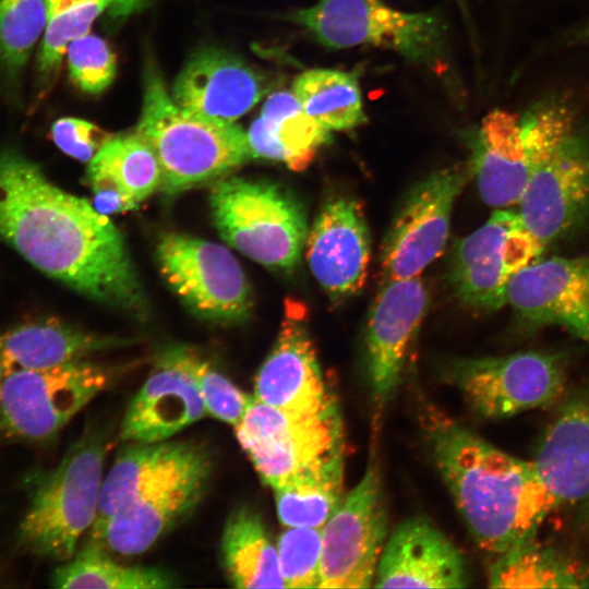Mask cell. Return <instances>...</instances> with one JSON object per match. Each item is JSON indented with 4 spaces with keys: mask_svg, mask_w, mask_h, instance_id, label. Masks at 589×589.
Masks as SVG:
<instances>
[{
    "mask_svg": "<svg viewBox=\"0 0 589 589\" xmlns=\"http://www.w3.org/2000/svg\"><path fill=\"white\" fill-rule=\"evenodd\" d=\"M50 585L60 589H169L180 586L177 576L163 567L120 565L103 543L93 540L55 569Z\"/></svg>",
    "mask_w": 589,
    "mask_h": 589,
    "instance_id": "cell-32",
    "label": "cell"
},
{
    "mask_svg": "<svg viewBox=\"0 0 589 589\" xmlns=\"http://www.w3.org/2000/svg\"><path fill=\"white\" fill-rule=\"evenodd\" d=\"M285 588H318L322 558V527H287L277 542Z\"/></svg>",
    "mask_w": 589,
    "mask_h": 589,
    "instance_id": "cell-36",
    "label": "cell"
},
{
    "mask_svg": "<svg viewBox=\"0 0 589 589\" xmlns=\"http://www.w3.org/2000/svg\"><path fill=\"white\" fill-rule=\"evenodd\" d=\"M370 235L361 205L353 199L328 200L305 240L310 271L335 300L356 294L368 276Z\"/></svg>",
    "mask_w": 589,
    "mask_h": 589,
    "instance_id": "cell-22",
    "label": "cell"
},
{
    "mask_svg": "<svg viewBox=\"0 0 589 589\" xmlns=\"http://www.w3.org/2000/svg\"><path fill=\"white\" fill-rule=\"evenodd\" d=\"M1 378H2V373H1V366H0V383H1Z\"/></svg>",
    "mask_w": 589,
    "mask_h": 589,
    "instance_id": "cell-42",
    "label": "cell"
},
{
    "mask_svg": "<svg viewBox=\"0 0 589 589\" xmlns=\"http://www.w3.org/2000/svg\"><path fill=\"white\" fill-rule=\"evenodd\" d=\"M197 360V354L187 346L169 347L157 357L125 410L120 440H170L207 414L195 374Z\"/></svg>",
    "mask_w": 589,
    "mask_h": 589,
    "instance_id": "cell-17",
    "label": "cell"
},
{
    "mask_svg": "<svg viewBox=\"0 0 589 589\" xmlns=\"http://www.w3.org/2000/svg\"><path fill=\"white\" fill-rule=\"evenodd\" d=\"M67 59L71 80L85 93L99 94L115 79L116 58L101 37L88 33L73 40Z\"/></svg>",
    "mask_w": 589,
    "mask_h": 589,
    "instance_id": "cell-37",
    "label": "cell"
},
{
    "mask_svg": "<svg viewBox=\"0 0 589 589\" xmlns=\"http://www.w3.org/2000/svg\"><path fill=\"white\" fill-rule=\"evenodd\" d=\"M200 446L192 442L170 440L130 442L124 446L103 479L89 540L100 542L108 521L117 512L151 483L184 462Z\"/></svg>",
    "mask_w": 589,
    "mask_h": 589,
    "instance_id": "cell-27",
    "label": "cell"
},
{
    "mask_svg": "<svg viewBox=\"0 0 589 589\" xmlns=\"http://www.w3.org/2000/svg\"><path fill=\"white\" fill-rule=\"evenodd\" d=\"M292 93L302 109L330 132L351 130L366 121L359 82L351 73L306 70L296 77Z\"/></svg>",
    "mask_w": 589,
    "mask_h": 589,
    "instance_id": "cell-33",
    "label": "cell"
},
{
    "mask_svg": "<svg viewBox=\"0 0 589 589\" xmlns=\"http://www.w3.org/2000/svg\"><path fill=\"white\" fill-rule=\"evenodd\" d=\"M133 342L129 338L89 333L55 318L28 321L0 336L1 373L4 376L52 368Z\"/></svg>",
    "mask_w": 589,
    "mask_h": 589,
    "instance_id": "cell-26",
    "label": "cell"
},
{
    "mask_svg": "<svg viewBox=\"0 0 589 589\" xmlns=\"http://www.w3.org/2000/svg\"><path fill=\"white\" fill-rule=\"evenodd\" d=\"M254 396L293 413H315L337 406L310 337L306 308L298 300L285 301L277 338L254 381Z\"/></svg>",
    "mask_w": 589,
    "mask_h": 589,
    "instance_id": "cell-18",
    "label": "cell"
},
{
    "mask_svg": "<svg viewBox=\"0 0 589 589\" xmlns=\"http://www.w3.org/2000/svg\"><path fill=\"white\" fill-rule=\"evenodd\" d=\"M154 0H110L109 12L116 17L127 16L142 10Z\"/></svg>",
    "mask_w": 589,
    "mask_h": 589,
    "instance_id": "cell-40",
    "label": "cell"
},
{
    "mask_svg": "<svg viewBox=\"0 0 589 589\" xmlns=\"http://www.w3.org/2000/svg\"><path fill=\"white\" fill-rule=\"evenodd\" d=\"M466 179V170L446 168L432 172L411 190L383 244L386 279L420 276L443 253L454 203Z\"/></svg>",
    "mask_w": 589,
    "mask_h": 589,
    "instance_id": "cell-15",
    "label": "cell"
},
{
    "mask_svg": "<svg viewBox=\"0 0 589 589\" xmlns=\"http://www.w3.org/2000/svg\"><path fill=\"white\" fill-rule=\"evenodd\" d=\"M506 300L528 324L589 342V254L534 260L510 278Z\"/></svg>",
    "mask_w": 589,
    "mask_h": 589,
    "instance_id": "cell-19",
    "label": "cell"
},
{
    "mask_svg": "<svg viewBox=\"0 0 589 589\" xmlns=\"http://www.w3.org/2000/svg\"><path fill=\"white\" fill-rule=\"evenodd\" d=\"M195 374L207 414L233 426L239 424L252 396L243 393L226 376L200 358Z\"/></svg>",
    "mask_w": 589,
    "mask_h": 589,
    "instance_id": "cell-38",
    "label": "cell"
},
{
    "mask_svg": "<svg viewBox=\"0 0 589 589\" xmlns=\"http://www.w3.org/2000/svg\"><path fill=\"white\" fill-rule=\"evenodd\" d=\"M387 534V512L376 461L322 527L318 588L373 587Z\"/></svg>",
    "mask_w": 589,
    "mask_h": 589,
    "instance_id": "cell-12",
    "label": "cell"
},
{
    "mask_svg": "<svg viewBox=\"0 0 589 589\" xmlns=\"http://www.w3.org/2000/svg\"><path fill=\"white\" fill-rule=\"evenodd\" d=\"M488 582L492 588H589V565L534 536L495 555Z\"/></svg>",
    "mask_w": 589,
    "mask_h": 589,
    "instance_id": "cell-30",
    "label": "cell"
},
{
    "mask_svg": "<svg viewBox=\"0 0 589 589\" xmlns=\"http://www.w3.org/2000/svg\"><path fill=\"white\" fill-rule=\"evenodd\" d=\"M434 464L470 534L498 555L532 538L556 502L532 460L509 455L432 406L421 412Z\"/></svg>",
    "mask_w": 589,
    "mask_h": 589,
    "instance_id": "cell-2",
    "label": "cell"
},
{
    "mask_svg": "<svg viewBox=\"0 0 589 589\" xmlns=\"http://www.w3.org/2000/svg\"><path fill=\"white\" fill-rule=\"evenodd\" d=\"M532 462L557 508L589 521V380L560 405L533 453Z\"/></svg>",
    "mask_w": 589,
    "mask_h": 589,
    "instance_id": "cell-21",
    "label": "cell"
},
{
    "mask_svg": "<svg viewBox=\"0 0 589 589\" xmlns=\"http://www.w3.org/2000/svg\"><path fill=\"white\" fill-rule=\"evenodd\" d=\"M110 7V0H46L47 22L38 67L51 75L60 67L69 45L89 33L94 21Z\"/></svg>",
    "mask_w": 589,
    "mask_h": 589,
    "instance_id": "cell-34",
    "label": "cell"
},
{
    "mask_svg": "<svg viewBox=\"0 0 589 589\" xmlns=\"http://www.w3.org/2000/svg\"><path fill=\"white\" fill-rule=\"evenodd\" d=\"M449 378L480 418L501 420L557 402L567 384L563 353L520 351L454 361Z\"/></svg>",
    "mask_w": 589,
    "mask_h": 589,
    "instance_id": "cell-8",
    "label": "cell"
},
{
    "mask_svg": "<svg viewBox=\"0 0 589 589\" xmlns=\"http://www.w3.org/2000/svg\"><path fill=\"white\" fill-rule=\"evenodd\" d=\"M108 383V372L85 359L4 375L0 383V433L29 442L47 441Z\"/></svg>",
    "mask_w": 589,
    "mask_h": 589,
    "instance_id": "cell-9",
    "label": "cell"
},
{
    "mask_svg": "<svg viewBox=\"0 0 589 589\" xmlns=\"http://www.w3.org/2000/svg\"><path fill=\"white\" fill-rule=\"evenodd\" d=\"M235 432L260 478L272 489L344 446L338 406L315 413H293L252 396Z\"/></svg>",
    "mask_w": 589,
    "mask_h": 589,
    "instance_id": "cell-11",
    "label": "cell"
},
{
    "mask_svg": "<svg viewBox=\"0 0 589 589\" xmlns=\"http://www.w3.org/2000/svg\"><path fill=\"white\" fill-rule=\"evenodd\" d=\"M212 471L207 450L199 449L151 483L108 521L100 543L121 555H137L184 518L201 501Z\"/></svg>",
    "mask_w": 589,
    "mask_h": 589,
    "instance_id": "cell-16",
    "label": "cell"
},
{
    "mask_svg": "<svg viewBox=\"0 0 589 589\" xmlns=\"http://www.w3.org/2000/svg\"><path fill=\"white\" fill-rule=\"evenodd\" d=\"M544 245L525 227L518 211L496 208L455 247L450 283L466 305L492 311L507 303L510 278L539 259Z\"/></svg>",
    "mask_w": 589,
    "mask_h": 589,
    "instance_id": "cell-13",
    "label": "cell"
},
{
    "mask_svg": "<svg viewBox=\"0 0 589 589\" xmlns=\"http://www.w3.org/2000/svg\"><path fill=\"white\" fill-rule=\"evenodd\" d=\"M429 296L420 276L386 279L365 329L366 366L373 399L383 407L395 393L425 315Z\"/></svg>",
    "mask_w": 589,
    "mask_h": 589,
    "instance_id": "cell-20",
    "label": "cell"
},
{
    "mask_svg": "<svg viewBox=\"0 0 589 589\" xmlns=\"http://www.w3.org/2000/svg\"><path fill=\"white\" fill-rule=\"evenodd\" d=\"M156 260L171 290L196 315L220 324L249 318L252 290L240 263L225 247L168 232L157 242Z\"/></svg>",
    "mask_w": 589,
    "mask_h": 589,
    "instance_id": "cell-10",
    "label": "cell"
},
{
    "mask_svg": "<svg viewBox=\"0 0 589 589\" xmlns=\"http://www.w3.org/2000/svg\"><path fill=\"white\" fill-rule=\"evenodd\" d=\"M87 179L101 214L133 209L160 188L161 169L152 148L135 133L112 137L89 161Z\"/></svg>",
    "mask_w": 589,
    "mask_h": 589,
    "instance_id": "cell-25",
    "label": "cell"
},
{
    "mask_svg": "<svg viewBox=\"0 0 589 589\" xmlns=\"http://www.w3.org/2000/svg\"><path fill=\"white\" fill-rule=\"evenodd\" d=\"M519 216L544 247L589 217V130L577 123L534 168L518 201Z\"/></svg>",
    "mask_w": 589,
    "mask_h": 589,
    "instance_id": "cell-14",
    "label": "cell"
},
{
    "mask_svg": "<svg viewBox=\"0 0 589 589\" xmlns=\"http://www.w3.org/2000/svg\"><path fill=\"white\" fill-rule=\"evenodd\" d=\"M466 561L457 546L426 517L400 522L384 545L373 587L465 588Z\"/></svg>",
    "mask_w": 589,
    "mask_h": 589,
    "instance_id": "cell-24",
    "label": "cell"
},
{
    "mask_svg": "<svg viewBox=\"0 0 589 589\" xmlns=\"http://www.w3.org/2000/svg\"><path fill=\"white\" fill-rule=\"evenodd\" d=\"M51 137L67 155L89 163L113 136L86 120L67 117L52 124Z\"/></svg>",
    "mask_w": 589,
    "mask_h": 589,
    "instance_id": "cell-39",
    "label": "cell"
},
{
    "mask_svg": "<svg viewBox=\"0 0 589 589\" xmlns=\"http://www.w3.org/2000/svg\"><path fill=\"white\" fill-rule=\"evenodd\" d=\"M569 39L578 45H589V21L576 29Z\"/></svg>",
    "mask_w": 589,
    "mask_h": 589,
    "instance_id": "cell-41",
    "label": "cell"
},
{
    "mask_svg": "<svg viewBox=\"0 0 589 589\" xmlns=\"http://www.w3.org/2000/svg\"><path fill=\"white\" fill-rule=\"evenodd\" d=\"M224 570L236 588H285L277 545L257 512L248 506L227 518L220 542Z\"/></svg>",
    "mask_w": 589,
    "mask_h": 589,
    "instance_id": "cell-31",
    "label": "cell"
},
{
    "mask_svg": "<svg viewBox=\"0 0 589 589\" xmlns=\"http://www.w3.org/2000/svg\"><path fill=\"white\" fill-rule=\"evenodd\" d=\"M344 450L334 449L273 488L285 527L324 526L342 500Z\"/></svg>",
    "mask_w": 589,
    "mask_h": 589,
    "instance_id": "cell-29",
    "label": "cell"
},
{
    "mask_svg": "<svg viewBox=\"0 0 589 589\" xmlns=\"http://www.w3.org/2000/svg\"><path fill=\"white\" fill-rule=\"evenodd\" d=\"M587 527H589V522H588Z\"/></svg>",
    "mask_w": 589,
    "mask_h": 589,
    "instance_id": "cell-43",
    "label": "cell"
},
{
    "mask_svg": "<svg viewBox=\"0 0 589 589\" xmlns=\"http://www.w3.org/2000/svg\"><path fill=\"white\" fill-rule=\"evenodd\" d=\"M290 20L329 48L374 46L431 64L444 50V29L431 13H410L381 0H318Z\"/></svg>",
    "mask_w": 589,
    "mask_h": 589,
    "instance_id": "cell-7",
    "label": "cell"
},
{
    "mask_svg": "<svg viewBox=\"0 0 589 589\" xmlns=\"http://www.w3.org/2000/svg\"><path fill=\"white\" fill-rule=\"evenodd\" d=\"M0 241L94 301L135 315L146 312L144 289L117 227L13 147L0 148Z\"/></svg>",
    "mask_w": 589,
    "mask_h": 589,
    "instance_id": "cell-1",
    "label": "cell"
},
{
    "mask_svg": "<svg viewBox=\"0 0 589 589\" xmlns=\"http://www.w3.org/2000/svg\"><path fill=\"white\" fill-rule=\"evenodd\" d=\"M265 91L264 77L243 59L224 49L205 48L189 58L170 94L187 111L235 122L260 101Z\"/></svg>",
    "mask_w": 589,
    "mask_h": 589,
    "instance_id": "cell-23",
    "label": "cell"
},
{
    "mask_svg": "<svg viewBox=\"0 0 589 589\" xmlns=\"http://www.w3.org/2000/svg\"><path fill=\"white\" fill-rule=\"evenodd\" d=\"M247 136L253 158L283 161L301 171L328 142L330 131L302 109L293 93L281 91L265 100Z\"/></svg>",
    "mask_w": 589,
    "mask_h": 589,
    "instance_id": "cell-28",
    "label": "cell"
},
{
    "mask_svg": "<svg viewBox=\"0 0 589 589\" xmlns=\"http://www.w3.org/2000/svg\"><path fill=\"white\" fill-rule=\"evenodd\" d=\"M109 447L107 434L87 431L55 468L31 477L29 504L17 529L23 549L59 562L73 556L96 517Z\"/></svg>",
    "mask_w": 589,
    "mask_h": 589,
    "instance_id": "cell-4",
    "label": "cell"
},
{
    "mask_svg": "<svg viewBox=\"0 0 589 589\" xmlns=\"http://www.w3.org/2000/svg\"><path fill=\"white\" fill-rule=\"evenodd\" d=\"M46 22V0H0V60L11 73L25 65Z\"/></svg>",
    "mask_w": 589,
    "mask_h": 589,
    "instance_id": "cell-35",
    "label": "cell"
},
{
    "mask_svg": "<svg viewBox=\"0 0 589 589\" xmlns=\"http://www.w3.org/2000/svg\"><path fill=\"white\" fill-rule=\"evenodd\" d=\"M563 99L542 100L524 116L495 109L476 134L471 170L483 202L495 208L517 204L534 168L575 125Z\"/></svg>",
    "mask_w": 589,
    "mask_h": 589,
    "instance_id": "cell-5",
    "label": "cell"
},
{
    "mask_svg": "<svg viewBox=\"0 0 589 589\" xmlns=\"http://www.w3.org/2000/svg\"><path fill=\"white\" fill-rule=\"evenodd\" d=\"M214 225L231 247L265 267L290 271L305 245L302 205L281 185L228 177L209 193Z\"/></svg>",
    "mask_w": 589,
    "mask_h": 589,
    "instance_id": "cell-6",
    "label": "cell"
},
{
    "mask_svg": "<svg viewBox=\"0 0 589 589\" xmlns=\"http://www.w3.org/2000/svg\"><path fill=\"white\" fill-rule=\"evenodd\" d=\"M143 92L135 134L158 159L164 193L175 195L218 179L253 158L241 127L179 107L155 65L145 70Z\"/></svg>",
    "mask_w": 589,
    "mask_h": 589,
    "instance_id": "cell-3",
    "label": "cell"
}]
</instances>
